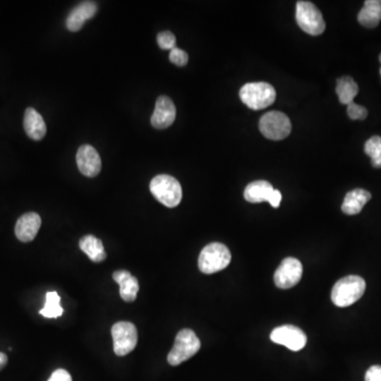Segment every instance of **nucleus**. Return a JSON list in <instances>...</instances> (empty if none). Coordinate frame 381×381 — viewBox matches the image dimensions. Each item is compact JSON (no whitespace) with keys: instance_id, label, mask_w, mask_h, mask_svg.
Segmentation results:
<instances>
[{"instance_id":"1","label":"nucleus","mask_w":381,"mask_h":381,"mask_svg":"<svg viewBox=\"0 0 381 381\" xmlns=\"http://www.w3.org/2000/svg\"><path fill=\"white\" fill-rule=\"evenodd\" d=\"M365 287V281L361 277L347 275L342 277L332 287V303L338 307L349 306L363 296Z\"/></svg>"},{"instance_id":"2","label":"nucleus","mask_w":381,"mask_h":381,"mask_svg":"<svg viewBox=\"0 0 381 381\" xmlns=\"http://www.w3.org/2000/svg\"><path fill=\"white\" fill-rule=\"evenodd\" d=\"M239 97L248 107L254 110H260L274 103L277 92L272 85L268 83H248L241 87Z\"/></svg>"},{"instance_id":"3","label":"nucleus","mask_w":381,"mask_h":381,"mask_svg":"<svg viewBox=\"0 0 381 381\" xmlns=\"http://www.w3.org/2000/svg\"><path fill=\"white\" fill-rule=\"evenodd\" d=\"M231 262L230 250L220 243H211L201 250L198 258L199 270L205 274H213L224 270Z\"/></svg>"},{"instance_id":"4","label":"nucleus","mask_w":381,"mask_h":381,"mask_svg":"<svg viewBox=\"0 0 381 381\" xmlns=\"http://www.w3.org/2000/svg\"><path fill=\"white\" fill-rule=\"evenodd\" d=\"M150 192L159 202L167 207H175L182 199L179 181L169 175H158L150 181Z\"/></svg>"},{"instance_id":"5","label":"nucleus","mask_w":381,"mask_h":381,"mask_svg":"<svg viewBox=\"0 0 381 381\" xmlns=\"http://www.w3.org/2000/svg\"><path fill=\"white\" fill-rule=\"evenodd\" d=\"M200 340L192 329L184 328L176 336L173 349L167 355V361L171 365H179L182 362L196 355L200 349Z\"/></svg>"},{"instance_id":"6","label":"nucleus","mask_w":381,"mask_h":381,"mask_svg":"<svg viewBox=\"0 0 381 381\" xmlns=\"http://www.w3.org/2000/svg\"><path fill=\"white\" fill-rule=\"evenodd\" d=\"M296 19L298 27L310 35H320L325 30V21L322 13L313 2L298 1Z\"/></svg>"},{"instance_id":"7","label":"nucleus","mask_w":381,"mask_h":381,"mask_svg":"<svg viewBox=\"0 0 381 381\" xmlns=\"http://www.w3.org/2000/svg\"><path fill=\"white\" fill-rule=\"evenodd\" d=\"M260 131L267 139L279 141L290 135L291 123L283 112H267L260 118Z\"/></svg>"},{"instance_id":"8","label":"nucleus","mask_w":381,"mask_h":381,"mask_svg":"<svg viewBox=\"0 0 381 381\" xmlns=\"http://www.w3.org/2000/svg\"><path fill=\"white\" fill-rule=\"evenodd\" d=\"M114 351L116 356H126L138 342L137 328L131 322H118L111 328Z\"/></svg>"},{"instance_id":"9","label":"nucleus","mask_w":381,"mask_h":381,"mask_svg":"<svg viewBox=\"0 0 381 381\" xmlns=\"http://www.w3.org/2000/svg\"><path fill=\"white\" fill-rule=\"evenodd\" d=\"M271 341L284 345L290 351H298L304 349L307 337L301 328L294 325H282L275 327L270 334Z\"/></svg>"},{"instance_id":"10","label":"nucleus","mask_w":381,"mask_h":381,"mask_svg":"<svg viewBox=\"0 0 381 381\" xmlns=\"http://www.w3.org/2000/svg\"><path fill=\"white\" fill-rule=\"evenodd\" d=\"M303 274L302 262L294 258L283 260L274 273L275 285L282 289L294 287L300 282Z\"/></svg>"},{"instance_id":"11","label":"nucleus","mask_w":381,"mask_h":381,"mask_svg":"<svg viewBox=\"0 0 381 381\" xmlns=\"http://www.w3.org/2000/svg\"><path fill=\"white\" fill-rule=\"evenodd\" d=\"M76 163L80 173L87 177H95L101 171V157L97 150L91 145L86 144L78 148Z\"/></svg>"},{"instance_id":"12","label":"nucleus","mask_w":381,"mask_h":381,"mask_svg":"<svg viewBox=\"0 0 381 381\" xmlns=\"http://www.w3.org/2000/svg\"><path fill=\"white\" fill-rule=\"evenodd\" d=\"M176 119V107L169 97H159L156 102L154 114L150 118V123L155 128L163 129L171 126Z\"/></svg>"},{"instance_id":"13","label":"nucleus","mask_w":381,"mask_h":381,"mask_svg":"<svg viewBox=\"0 0 381 381\" xmlns=\"http://www.w3.org/2000/svg\"><path fill=\"white\" fill-rule=\"evenodd\" d=\"M42 226V219L37 213L23 214L17 220L15 226V234L17 238L23 243H29L35 238L36 234Z\"/></svg>"},{"instance_id":"14","label":"nucleus","mask_w":381,"mask_h":381,"mask_svg":"<svg viewBox=\"0 0 381 381\" xmlns=\"http://www.w3.org/2000/svg\"><path fill=\"white\" fill-rule=\"evenodd\" d=\"M97 10V4L93 2H83L78 4L67 17L66 27L71 32L78 31L84 25L85 21L95 16Z\"/></svg>"},{"instance_id":"15","label":"nucleus","mask_w":381,"mask_h":381,"mask_svg":"<svg viewBox=\"0 0 381 381\" xmlns=\"http://www.w3.org/2000/svg\"><path fill=\"white\" fill-rule=\"evenodd\" d=\"M112 277L120 285V296L122 300L125 302H133L139 291L138 279L126 270L114 271Z\"/></svg>"},{"instance_id":"16","label":"nucleus","mask_w":381,"mask_h":381,"mask_svg":"<svg viewBox=\"0 0 381 381\" xmlns=\"http://www.w3.org/2000/svg\"><path fill=\"white\" fill-rule=\"evenodd\" d=\"M23 127L27 135L36 141L42 140L47 133L44 118L32 107L27 108L25 110V116H23Z\"/></svg>"},{"instance_id":"17","label":"nucleus","mask_w":381,"mask_h":381,"mask_svg":"<svg viewBox=\"0 0 381 381\" xmlns=\"http://www.w3.org/2000/svg\"><path fill=\"white\" fill-rule=\"evenodd\" d=\"M275 188L265 180L251 182L246 186L243 197L246 200L252 203H260L262 201H270Z\"/></svg>"},{"instance_id":"18","label":"nucleus","mask_w":381,"mask_h":381,"mask_svg":"<svg viewBox=\"0 0 381 381\" xmlns=\"http://www.w3.org/2000/svg\"><path fill=\"white\" fill-rule=\"evenodd\" d=\"M372 195L368 190L362 188H356L345 195L344 201L342 203L343 213L346 215H356L360 213L364 205L368 202Z\"/></svg>"},{"instance_id":"19","label":"nucleus","mask_w":381,"mask_h":381,"mask_svg":"<svg viewBox=\"0 0 381 381\" xmlns=\"http://www.w3.org/2000/svg\"><path fill=\"white\" fill-rule=\"evenodd\" d=\"M381 20V1L368 0L358 14V21L365 28L377 27Z\"/></svg>"},{"instance_id":"20","label":"nucleus","mask_w":381,"mask_h":381,"mask_svg":"<svg viewBox=\"0 0 381 381\" xmlns=\"http://www.w3.org/2000/svg\"><path fill=\"white\" fill-rule=\"evenodd\" d=\"M80 248L92 262H101L106 258V252L101 239L97 238L93 235H85L82 237Z\"/></svg>"},{"instance_id":"21","label":"nucleus","mask_w":381,"mask_h":381,"mask_svg":"<svg viewBox=\"0 0 381 381\" xmlns=\"http://www.w3.org/2000/svg\"><path fill=\"white\" fill-rule=\"evenodd\" d=\"M336 91L339 101L344 105H349L353 103V99L359 92V88H358L357 83L351 76H343L337 80Z\"/></svg>"},{"instance_id":"22","label":"nucleus","mask_w":381,"mask_h":381,"mask_svg":"<svg viewBox=\"0 0 381 381\" xmlns=\"http://www.w3.org/2000/svg\"><path fill=\"white\" fill-rule=\"evenodd\" d=\"M61 298L56 291H49L46 294V303L44 306L40 310V315L49 319H55L63 315L64 309L61 308Z\"/></svg>"},{"instance_id":"23","label":"nucleus","mask_w":381,"mask_h":381,"mask_svg":"<svg viewBox=\"0 0 381 381\" xmlns=\"http://www.w3.org/2000/svg\"><path fill=\"white\" fill-rule=\"evenodd\" d=\"M364 152L370 157L373 167L376 169L381 167V137L374 135L366 141Z\"/></svg>"},{"instance_id":"24","label":"nucleus","mask_w":381,"mask_h":381,"mask_svg":"<svg viewBox=\"0 0 381 381\" xmlns=\"http://www.w3.org/2000/svg\"><path fill=\"white\" fill-rule=\"evenodd\" d=\"M157 42H158L159 47L163 50H173L174 48H176V37L171 32H161L157 36Z\"/></svg>"},{"instance_id":"25","label":"nucleus","mask_w":381,"mask_h":381,"mask_svg":"<svg viewBox=\"0 0 381 381\" xmlns=\"http://www.w3.org/2000/svg\"><path fill=\"white\" fill-rule=\"evenodd\" d=\"M347 114L351 120H364L368 116V110L353 102L347 105Z\"/></svg>"},{"instance_id":"26","label":"nucleus","mask_w":381,"mask_h":381,"mask_svg":"<svg viewBox=\"0 0 381 381\" xmlns=\"http://www.w3.org/2000/svg\"><path fill=\"white\" fill-rule=\"evenodd\" d=\"M169 61L175 64V65L179 66V67L186 66L188 61V53L176 47L169 52Z\"/></svg>"},{"instance_id":"27","label":"nucleus","mask_w":381,"mask_h":381,"mask_svg":"<svg viewBox=\"0 0 381 381\" xmlns=\"http://www.w3.org/2000/svg\"><path fill=\"white\" fill-rule=\"evenodd\" d=\"M364 381H381V365H373L366 370Z\"/></svg>"},{"instance_id":"28","label":"nucleus","mask_w":381,"mask_h":381,"mask_svg":"<svg viewBox=\"0 0 381 381\" xmlns=\"http://www.w3.org/2000/svg\"><path fill=\"white\" fill-rule=\"evenodd\" d=\"M48 381H72L69 373L63 368L54 370Z\"/></svg>"},{"instance_id":"29","label":"nucleus","mask_w":381,"mask_h":381,"mask_svg":"<svg viewBox=\"0 0 381 381\" xmlns=\"http://www.w3.org/2000/svg\"><path fill=\"white\" fill-rule=\"evenodd\" d=\"M281 192H279V190H274V192H273L272 197H271L269 203H270V205H272L273 207H279V205H281Z\"/></svg>"},{"instance_id":"30","label":"nucleus","mask_w":381,"mask_h":381,"mask_svg":"<svg viewBox=\"0 0 381 381\" xmlns=\"http://www.w3.org/2000/svg\"><path fill=\"white\" fill-rule=\"evenodd\" d=\"M6 363H8V357L6 353H0V370L6 365Z\"/></svg>"},{"instance_id":"31","label":"nucleus","mask_w":381,"mask_h":381,"mask_svg":"<svg viewBox=\"0 0 381 381\" xmlns=\"http://www.w3.org/2000/svg\"><path fill=\"white\" fill-rule=\"evenodd\" d=\"M379 61H380V63H381V54H380V56H379ZM380 75H381V68H380Z\"/></svg>"}]
</instances>
